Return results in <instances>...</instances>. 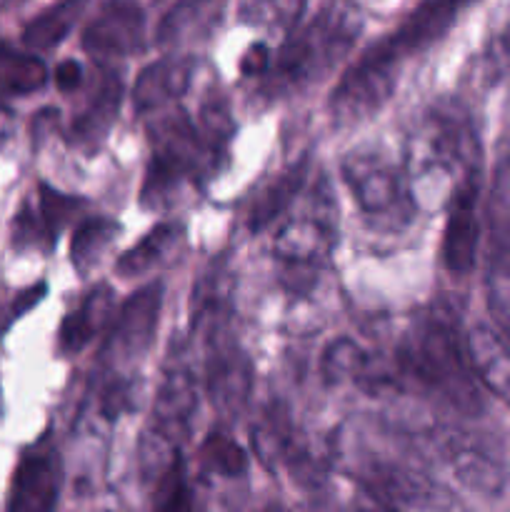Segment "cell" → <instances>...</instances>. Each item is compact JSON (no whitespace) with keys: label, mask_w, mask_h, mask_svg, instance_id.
<instances>
[{"label":"cell","mask_w":510,"mask_h":512,"mask_svg":"<svg viewBox=\"0 0 510 512\" xmlns=\"http://www.w3.org/2000/svg\"><path fill=\"white\" fill-rule=\"evenodd\" d=\"M403 168L418 210H445L455 190L480 175V145L468 113L435 103L420 113L405 138Z\"/></svg>","instance_id":"cell-1"},{"label":"cell","mask_w":510,"mask_h":512,"mask_svg":"<svg viewBox=\"0 0 510 512\" xmlns=\"http://www.w3.org/2000/svg\"><path fill=\"white\" fill-rule=\"evenodd\" d=\"M398 368L455 413L478 415L483 410V385L448 310L430 308L410 323L400 340Z\"/></svg>","instance_id":"cell-2"},{"label":"cell","mask_w":510,"mask_h":512,"mask_svg":"<svg viewBox=\"0 0 510 512\" xmlns=\"http://www.w3.org/2000/svg\"><path fill=\"white\" fill-rule=\"evenodd\" d=\"M363 18L348 0L325 5L315 18L295 28L280 45L278 55L270 60L265 78V93L270 98L303 93L313 83H320L358 40Z\"/></svg>","instance_id":"cell-3"},{"label":"cell","mask_w":510,"mask_h":512,"mask_svg":"<svg viewBox=\"0 0 510 512\" xmlns=\"http://www.w3.org/2000/svg\"><path fill=\"white\" fill-rule=\"evenodd\" d=\"M340 453L355 485L385 508L448 510L460 505L438 480L430 478L413 460L390 453L383 445L373 448V443L363 433L345 435Z\"/></svg>","instance_id":"cell-4"},{"label":"cell","mask_w":510,"mask_h":512,"mask_svg":"<svg viewBox=\"0 0 510 512\" xmlns=\"http://www.w3.org/2000/svg\"><path fill=\"white\" fill-rule=\"evenodd\" d=\"M340 178L365 223L380 233H400L415 220L418 205L410 193L403 160L378 143L350 148L340 160Z\"/></svg>","instance_id":"cell-5"},{"label":"cell","mask_w":510,"mask_h":512,"mask_svg":"<svg viewBox=\"0 0 510 512\" xmlns=\"http://www.w3.org/2000/svg\"><path fill=\"white\" fill-rule=\"evenodd\" d=\"M338 245V205L328 183L320 180L308 203L285 218L273 240V255L285 273L313 278Z\"/></svg>","instance_id":"cell-6"},{"label":"cell","mask_w":510,"mask_h":512,"mask_svg":"<svg viewBox=\"0 0 510 512\" xmlns=\"http://www.w3.org/2000/svg\"><path fill=\"white\" fill-rule=\"evenodd\" d=\"M405 58L388 38L370 45L343 73L330 95V115L338 125H358L373 118L398 88Z\"/></svg>","instance_id":"cell-7"},{"label":"cell","mask_w":510,"mask_h":512,"mask_svg":"<svg viewBox=\"0 0 510 512\" xmlns=\"http://www.w3.org/2000/svg\"><path fill=\"white\" fill-rule=\"evenodd\" d=\"M198 410V373L188 340L175 338L170 343L153 403V420L143 435L165 445L180 448L188 435L193 415Z\"/></svg>","instance_id":"cell-8"},{"label":"cell","mask_w":510,"mask_h":512,"mask_svg":"<svg viewBox=\"0 0 510 512\" xmlns=\"http://www.w3.org/2000/svg\"><path fill=\"white\" fill-rule=\"evenodd\" d=\"M200 335L205 343V393L223 418H233L248 405L253 390V363L230 330V320L208 325Z\"/></svg>","instance_id":"cell-9"},{"label":"cell","mask_w":510,"mask_h":512,"mask_svg":"<svg viewBox=\"0 0 510 512\" xmlns=\"http://www.w3.org/2000/svg\"><path fill=\"white\" fill-rule=\"evenodd\" d=\"M425 445L470 493L485 498H498L503 493L508 470L485 440L475 438L468 430L435 423L425 430Z\"/></svg>","instance_id":"cell-10"},{"label":"cell","mask_w":510,"mask_h":512,"mask_svg":"<svg viewBox=\"0 0 510 512\" xmlns=\"http://www.w3.org/2000/svg\"><path fill=\"white\" fill-rule=\"evenodd\" d=\"M163 310V283H150L130 295L108 325V335L100 348L103 373L128 375V368L145 358L155 340V330Z\"/></svg>","instance_id":"cell-11"},{"label":"cell","mask_w":510,"mask_h":512,"mask_svg":"<svg viewBox=\"0 0 510 512\" xmlns=\"http://www.w3.org/2000/svg\"><path fill=\"white\" fill-rule=\"evenodd\" d=\"M145 45V13L135 0H105L83 30L90 58L108 60L138 53Z\"/></svg>","instance_id":"cell-12"},{"label":"cell","mask_w":510,"mask_h":512,"mask_svg":"<svg viewBox=\"0 0 510 512\" xmlns=\"http://www.w3.org/2000/svg\"><path fill=\"white\" fill-rule=\"evenodd\" d=\"M480 175L470 178L455 190L448 203L443 233V263L453 275H468L478 260L480 245Z\"/></svg>","instance_id":"cell-13"},{"label":"cell","mask_w":510,"mask_h":512,"mask_svg":"<svg viewBox=\"0 0 510 512\" xmlns=\"http://www.w3.org/2000/svg\"><path fill=\"white\" fill-rule=\"evenodd\" d=\"M60 493V460L58 450L40 440L25 450L13 475L8 510L13 512H45L53 510Z\"/></svg>","instance_id":"cell-14"},{"label":"cell","mask_w":510,"mask_h":512,"mask_svg":"<svg viewBox=\"0 0 510 512\" xmlns=\"http://www.w3.org/2000/svg\"><path fill=\"white\" fill-rule=\"evenodd\" d=\"M120 100H123V80H120L118 70L100 68L90 80L83 108L70 123L73 145L88 150V153L98 150L118 120Z\"/></svg>","instance_id":"cell-15"},{"label":"cell","mask_w":510,"mask_h":512,"mask_svg":"<svg viewBox=\"0 0 510 512\" xmlns=\"http://www.w3.org/2000/svg\"><path fill=\"white\" fill-rule=\"evenodd\" d=\"M195 75V60L188 53H168L155 63L145 65L133 85V108L138 113H158L170 108L185 90L190 88Z\"/></svg>","instance_id":"cell-16"},{"label":"cell","mask_w":510,"mask_h":512,"mask_svg":"<svg viewBox=\"0 0 510 512\" xmlns=\"http://www.w3.org/2000/svg\"><path fill=\"white\" fill-rule=\"evenodd\" d=\"M320 375L328 385H358L370 395L393 388L395 378L383 368L378 358L368 353L363 345L350 338H338L323 350Z\"/></svg>","instance_id":"cell-17"},{"label":"cell","mask_w":510,"mask_h":512,"mask_svg":"<svg viewBox=\"0 0 510 512\" xmlns=\"http://www.w3.org/2000/svg\"><path fill=\"white\" fill-rule=\"evenodd\" d=\"M465 3L468 0H420L410 10L408 18L398 28L390 30L385 38L405 60H410L448 33Z\"/></svg>","instance_id":"cell-18"},{"label":"cell","mask_w":510,"mask_h":512,"mask_svg":"<svg viewBox=\"0 0 510 512\" xmlns=\"http://www.w3.org/2000/svg\"><path fill=\"white\" fill-rule=\"evenodd\" d=\"M465 345L480 385L510 408V338L493 323H478L465 335Z\"/></svg>","instance_id":"cell-19"},{"label":"cell","mask_w":510,"mask_h":512,"mask_svg":"<svg viewBox=\"0 0 510 512\" xmlns=\"http://www.w3.org/2000/svg\"><path fill=\"white\" fill-rule=\"evenodd\" d=\"M485 303L490 323L510 338V215H493L488 260H485Z\"/></svg>","instance_id":"cell-20"},{"label":"cell","mask_w":510,"mask_h":512,"mask_svg":"<svg viewBox=\"0 0 510 512\" xmlns=\"http://www.w3.org/2000/svg\"><path fill=\"white\" fill-rule=\"evenodd\" d=\"M115 315V295L108 283H100L63 318L58 330V350L78 355L103 333Z\"/></svg>","instance_id":"cell-21"},{"label":"cell","mask_w":510,"mask_h":512,"mask_svg":"<svg viewBox=\"0 0 510 512\" xmlns=\"http://www.w3.org/2000/svg\"><path fill=\"white\" fill-rule=\"evenodd\" d=\"M225 0H180L158 25V45L165 50L188 48L208 38L220 23Z\"/></svg>","instance_id":"cell-22"},{"label":"cell","mask_w":510,"mask_h":512,"mask_svg":"<svg viewBox=\"0 0 510 512\" xmlns=\"http://www.w3.org/2000/svg\"><path fill=\"white\" fill-rule=\"evenodd\" d=\"M308 170L310 160L300 158L293 165H288L285 170H280L268 185L258 193V198L253 200V205L248 208V223L250 233H263L265 228L275 223L278 218H283L290 210V205L298 200V195L303 193L305 183H308Z\"/></svg>","instance_id":"cell-23"},{"label":"cell","mask_w":510,"mask_h":512,"mask_svg":"<svg viewBox=\"0 0 510 512\" xmlns=\"http://www.w3.org/2000/svg\"><path fill=\"white\" fill-rule=\"evenodd\" d=\"M185 238L183 223H160L148 235L138 240L130 250H125L118 260V273L123 278H138L163 263L180 248Z\"/></svg>","instance_id":"cell-24"},{"label":"cell","mask_w":510,"mask_h":512,"mask_svg":"<svg viewBox=\"0 0 510 512\" xmlns=\"http://www.w3.org/2000/svg\"><path fill=\"white\" fill-rule=\"evenodd\" d=\"M48 83V68L35 53L0 45V113H8L5 103L10 98L30 95Z\"/></svg>","instance_id":"cell-25"},{"label":"cell","mask_w":510,"mask_h":512,"mask_svg":"<svg viewBox=\"0 0 510 512\" xmlns=\"http://www.w3.org/2000/svg\"><path fill=\"white\" fill-rule=\"evenodd\" d=\"M85 8H88V0H60L25 25L23 43L38 53L40 50H53L55 45L68 38Z\"/></svg>","instance_id":"cell-26"},{"label":"cell","mask_w":510,"mask_h":512,"mask_svg":"<svg viewBox=\"0 0 510 512\" xmlns=\"http://www.w3.org/2000/svg\"><path fill=\"white\" fill-rule=\"evenodd\" d=\"M120 225L113 218L105 215H95V218H85L83 223L75 228L73 240H70V263L80 275L90 273L95 265L103 260L110 245L118 240Z\"/></svg>","instance_id":"cell-27"},{"label":"cell","mask_w":510,"mask_h":512,"mask_svg":"<svg viewBox=\"0 0 510 512\" xmlns=\"http://www.w3.org/2000/svg\"><path fill=\"white\" fill-rule=\"evenodd\" d=\"M195 125H198L200 135L208 140L210 148L218 150L220 155H225V150H228L230 140H233L235 135V120L233 115H230L228 100H225L218 90L208 93V98L200 103V113Z\"/></svg>","instance_id":"cell-28"},{"label":"cell","mask_w":510,"mask_h":512,"mask_svg":"<svg viewBox=\"0 0 510 512\" xmlns=\"http://www.w3.org/2000/svg\"><path fill=\"white\" fill-rule=\"evenodd\" d=\"M205 468L220 478H243L248 473V455L235 443L233 438L223 433L208 435V440L200 448Z\"/></svg>","instance_id":"cell-29"},{"label":"cell","mask_w":510,"mask_h":512,"mask_svg":"<svg viewBox=\"0 0 510 512\" xmlns=\"http://www.w3.org/2000/svg\"><path fill=\"white\" fill-rule=\"evenodd\" d=\"M35 213L43 220L45 230L53 240H58V233L70 223V220L78 215V210L83 208V200L75 198V195L60 193V190L50 188V185L40 183L38 185V200H35Z\"/></svg>","instance_id":"cell-30"},{"label":"cell","mask_w":510,"mask_h":512,"mask_svg":"<svg viewBox=\"0 0 510 512\" xmlns=\"http://www.w3.org/2000/svg\"><path fill=\"white\" fill-rule=\"evenodd\" d=\"M270 60H273V55H270L268 45L263 43L248 45V50H245L243 58H240V73H243L245 78H258V75H265L270 68Z\"/></svg>","instance_id":"cell-31"},{"label":"cell","mask_w":510,"mask_h":512,"mask_svg":"<svg viewBox=\"0 0 510 512\" xmlns=\"http://www.w3.org/2000/svg\"><path fill=\"white\" fill-rule=\"evenodd\" d=\"M55 85H58L63 93H75L85 85V70L78 60H63V63L55 68Z\"/></svg>","instance_id":"cell-32"},{"label":"cell","mask_w":510,"mask_h":512,"mask_svg":"<svg viewBox=\"0 0 510 512\" xmlns=\"http://www.w3.org/2000/svg\"><path fill=\"white\" fill-rule=\"evenodd\" d=\"M500 190L510 193V148H508V158H505V170L500 175Z\"/></svg>","instance_id":"cell-33"},{"label":"cell","mask_w":510,"mask_h":512,"mask_svg":"<svg viewBox=\"0 0 510 512\" xmlns=\"http://www.w3.org/2000/svg\"><path fill=\"white\" fill-rule=\"evenodd\" d=\"M0 418H3V393H0Z\"/></svg>","instance_id":"cell-34"}]
</instances>
